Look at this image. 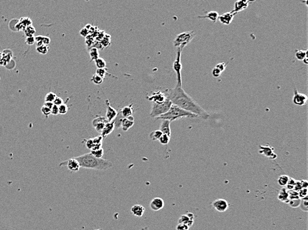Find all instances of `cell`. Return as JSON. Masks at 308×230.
Returning <instances> with one entry per match:
<instances>
[{
  "label": "cell",
  "mask_w": 308,
  "mask_h": 230,
  "mask_svg": "<svg viewBox=\"0 0 308 230\" xmlns=\"http://www.w3.org/2000/svg\"><path fill=\"white\" fill-rule=\"evenodd\" d=\"M164 93L166 98L170 100L172 104L191 112L204 120L209 118L210 115L208 112L186 93L182 86H176L175 88L167 89Z\"/></svg>",
  "instance_id": "cell-1"
},
{
  "label": "cell",
  "mask_w": 308,
  "mask_h": 230,
  "mask_svg": "<svg viewBox=\"0 0 308 230\" xmlns=\"http://www.w3.org/2000/svg\"><path fill=\"white\" fill-rule=\"evenodd\" d=\"M75 158L79 161L80 167L88 168V169L106 170L110 169L113 166L111 162L103 159V158H96L91 153L84 154L75 157Z\"/></svg>",
  "instance_id": "cell-2"
},
{
  "label": "cell",
  "mask_w": 308,
  "mask_h": 230,
  "mask_svg": "<svg viewBox=\"0 0 308 230\" xmlns=\"http://www.w3.org/2000/svg\"><path fill=\"white\" fill-rule=\"evenodd\" d=\"M183 117H189V118H197V116L195 114L191 113L189 111L184 110L180 107L172 104L169 110L166 113L161 115L160 116L156 118L157 119L160 120H168L170 122L177 120L179 119L183 118Z\"/></svg>",
  "instance_id": "cell-3"
},
{
  "label": "cell",
  "mask_w": 308,
  "mask_h": 230,
  "mask_svg": "<svg viewBox=\"0 0 308 230\" xmlns=\"http://www.w3.org/2000/svg\"><path fill=\"white\" fill-rule=\"evenodd\" d=\"M195 36L196 33L194 31L185 32L179 33L173 40L174 47L183 49Z\"/></svg>",
  "instance_id": "cell-4"
},
{
  "label": "cell",
  "mask_w": 308,
  "mask_h": 230,
  "mask_svg": "<svg viewBox=\"0 0 308 230\" xmlns=\"http://www.w3.org/2000/svg\"><path fill=\"white\" fill-rule=\"evenodd\" d=\"M172 105V103L168 99L161 103H153L150 116L152 118H157L161 115L166 113Z\"/></svg>",
  "instance_id": "cell-5"
},
{
  "label": "cell",
  "mask_w": 308,
  "mask_h": 230,
  "mask_svg": "<svg viewBox=\"0 0 308 230\" xmlns=\"http://www.w3.org/2000/svg\"><path fill=\"white\" fill-rule=\"evenodd\" d=\"M183 49L181 48H177L176 59H175L173 64V69L175 71L177 75V85L176 86H182V79H181V69L182 64L181 62V56Z\"/></svg>",
  "instance_id": "cell-6"
},
{
  "label": "cell",
  "mask_w": 308,
  "mask_h": 230,
  "mask_svg": "<svg viewBox=\"0 0 308 230\" xmlns=\"http://www.w3.org/2000/svg\"><path fill=\"white\" fill-rule=\"evenodd\" d=\"M211 205L215 210L222 213L229 208V203L224 199H217L211 203Z\"/></svg>",
  "instance_id": "cell-7"
},
{
  "label": "cell",
  "mask_w": 308,
  "mask_h": 230,
  "mask_svg": "<svg viewBox=\"0 0 308 230\" xmlns=\"http://www.w3.org/2000/svg\"><path fill=\"white\" fill-rule=\"evenodd\" d=\"M66 166L68 169L72 172H78L80 168L79 161L75 158H72L68 160L61 162L60 166Z\"/></svg>",
  "instance_id": "cell-8"
},
{
  "label": "cell",
  "mask_w": 308,
  "mask_h": 230,
  "mask_svg": "<svg viewBox=\"0 0 308 230\" xmlns=\"http://www.w3.org/2000/svg\"><path fill=\"white\" fill-rule=\"evenodd\" d=\"M108 121L106 119L104 116H97L93 120H92V126L94 128L96 132L99 133H100L102 132L105 125L107 123Z\"/></svg>",
  "instance_id": "cell-9"
},
{
  "label": "cell",
  "mask_w": 308,
  "mask_h": 230,
  "mask_svg": "<svg viewBox=\"0 0 308 230\" xmlns=\"http://www.w3.org/2000/svg\"><path fill=\"white\" fill-rule=\"evenodd\" d=\"M307 96L306 95L300 93L296 89H294V95L293 97V103L297 106H304L306 104Z\"/></svg>",
  "instance_id": "cell-10"
},
{
  "label": "cell",
  "mask_w": 308,
  "mask_h": 230,
  "mask_svg": "<svg viewBox=\"0 0 308 230\" xmlns=\"http://www.w3.org/2000/svg\"><path fill=\"white\" fill-rule=\"evenodd\" d=\"M106 116L105 118L106 119L108 122H112L114 120L118 115V112L110 106V103L109 100L106 99Z\"/></svg>",
  "instance_id": "cell-11"
},
{
  "label": "cell",
  "mask_w": 308,
  "mask_h": 230,
  "mask_svg": "<svg viewBox=\"0 0 308 230\" xmlns=\"http://www.w3.org/2000/svg\"><path fill=\"white\" fill-rule=\"evenodd\" d=\"M195 216L191 212H187L185 214L181 216L179 219V223L185 224L189 228H191L194 223Z\"/></svg>",
  "instance_id": "cell-12"
},
{
  "label": "cell",
  "mask_w": 308,
  "mask_h": 230,
  "mask_svg": "<svg viewBox=\"0 0 308 230\" xmlns=\"http://www.w3.org/2000/svg\"><path fill=\"white\" fill-rule=\"evenodd\" d=\"M148 100L152 101L153 103H161L166 100V96L164 93L161 91H156L152 93V95L148 97Z\"/></svg>",
  "instance_id": "cell-13"
},
{
  "label": "cell",
  "mask_w": 308,
  "mask_h": 230,
  "mask_svg": "<svg viewBox=\"0 0 308 230\" xmlns=\"http://www.w3.org/2000/svg\"><path fill=\"white\" fill-rule=\"evenodd\" d=\"M249 6V2L248 0H237L234 3V9L233 12L237 14L238 12H243L244 10L246 9Z\"/></svg>",
  "instance_id": "cell-14"
},
{
  "label": "cell",
  "mask_w": 308,
  "mask_h": 230,
  "mask_svg": "<svg viewBox=\"0 0 308 230\" xmlns=\"http://www.w3.org/2000/svg\"><path fill=\"white\" fill-rule=\"evenodd\" d=\"M236 13H233L232 11L230 12H227L222 14L221 15H219L218 19L219 20V22L223 25H229L231 23H232L233 20L234 19V17L235 16Z\"/></svg>",
  "instance_id": "cell-15"
},
{
  "label": "cell",
  "mask_w": 308,
  "mask_h": 230,
  "mask_svg": "<svg viewBox=\"0 0 308 230\" xmlns=\"http://www.w3.org/2000/svg\"><path fill=\"white\" fill-rule=\"evenodd\" d=\"M164 206H165V203L161 198H155L150 202V208L153 211L155 212L161 210L163 208Z\"/></svg>",
  "instance_id": "cell-16"
},
{
  "label": "cell",
  "mask_w": 308,
  "mask_h": 230,
  "mask_svg": "<svg viewBox=\"0 0 308 230\" xmlns=\"http://www.w3.org/2000/svg\"><path fill=\"white\" fill-rule=\"evenodd\" d=\"M133 125H134V118L132 116L129 118H123L120 123V127L123 131L126 132L131 129Z\"/></svg>",
  "instance_id": "cell-17"
},
{
  "label": "cell",
  "mask_w": 308,
  "mask_h": 230,
  "mask_svg": "<svg viewBox=\"0 0 308 230\" xmlns=\"http://www.w3.org/2000/svg\"><path fill=\"white\" fill-rule=\"evenodd\" d=\"M114 129H115V125H114V120L112 122H108L105 125L103 130H102V132H101V136L103 137L104 139V138L111 134L112 132L114 131Z\"/></svg>",
  "instance_id": "cell-18"
},
{
  "label": "cell",
  "mask_w": 308,
  "mask_h": 230,
  "mask_svg": "<svg viewBox=\"0 0 308 230\" xmlns=\"http://www.w3.org/2000/svg\"><path fill=\"white\" fill-rule=\"evenodd\" d=\"M219 16V15L218 12H215V11H211V12H209L207 13L205 15H201V16L198 15L197 17L199 19H208L210 20V22H212L213 23H215L217 22Z\"/></svg>",
  "instance_id": "cell-19"
},
{
  "label": "cell",
  "mask_w": 308,
  "mask_h": 230,
  "mask_svg": "<svg viewBox=\"0 0 308 230\" xmlns=\"http://www.w3.org/2000/svg\"><path fill=\"white\" fill-rule=\"evenodd\" d=\"M146 208L142 205H134L131 208V213L133 216L140 218L145 213Z\"/></svg>",
  "instance_id": "cell-20"
},
{
  "label": "cell",
  "mask_w": 308,
  "mask_h": 230,
  "mask_svg": "<svg viewBox=\"0 0 308 230\" xmlns=\"http://www.w3.org/2000/svg\"><path fill=\"white\" fill-rule=\"evenodd\" d=\"M171 122L168 120H162V122L160 126V130L164 135H167L171 136V129H170Z\"/></svg>",
  "instance_id": "cell-21"
},
{
  "label": "cell",
  "mask_w": 308,
  "mask_h": 230,
  "mask_svg": "<svg viewBox=\"0 0 308 230\" xmlns=\"http://www.w3.org/2000/svg\"><path fill=\"white\" fill-rule=\"evenodd\" d=\"M278 199L282 202L286 203H287L290 200L289 196H288V190L285 187H282L280 191L278 193Z\"/></svg>",
  "instance_id": "cell-22"
},
{
  "label": "cell",
  "mask_w": 308,
  "mask_h": 230,
  "mask_svg": "<svg viewBox=\"0 0 308 230\" xmlns=\"http://www.w3.org/2000/svg\"><path fill=\"white\" fill-rule=\"evenodd\" d=\"M121 115L124 117V118H129V117L133 116V109H132V104L130 105V106H124V108H122L120 109L119 111Z\"/></svg>",
  "instance_id": "cell-23"
},
{
  "label": "cell",
  "mask_w": 308,
  "mask_h": 230,
  "mask_svg": "<svg viewBox=\"0 0 308 230\" xmlns=\"http://www.w3.org/2000/svg\"><path fill=\"white\" fill-rule=\"evenodd\" d=\"M35 42H37V46L45 45H49L51 42V39L47 36H41V35H38L37 37H35Z\"/></svg>",
  "instance_id": "cell-24"
},
{
  "label": "cell",
  "mask_w": 308,
  "mask_h": 230,
  "mask_svg": "<svg viewBox=\"0 0 308 230\" xmlns=\"http://www.w3.org/2000/svg\"><path fill=\"white\" fill-rule=\"evenodd\" d=\"M260 154H263L264 155L269 157L271 159H272V155H274V152L272 151V149L270 146H260Z\"/></svg>",
  "instance_id": "cell-25"
},
{
  "label": "cell",
  "mask_w": 308,
  "mask_h": 230,
  "mask_svg": "<svg viewBox=\"0 0 308 230\" xmlns=\"http://www.w3.org/2000/svg\"><path fill=\"white\" fill-rule=\"evenodd\" d=\"M12 53L11 51H8L7 52H6V51H4V52L2 53V57L1 61H0V64L2 65H6V63H9V61L12 59Z\"/></svg>",
  "instance_id": "cell-26"
},
{
  "label": "cell",
  "mask_w": 308,
  "mask_h": 230,
  "mask_svg": "<svg viewBox=\"0 0 308 230\" xmlns=\"http://www.w3.org/2000/svg\"><path fill=\"white\" fill-rule=\"evenodd\" d=\"M307 50H297L295 53L296 58L299 61H303L307 57Z\"/></svg>",
  "instance_id": "cell-27"
},
{
  "label": "cell",
  "mask_w": 308,
  "mask_h": 230,
  "mask_svg": "<svg viewBox=\"0 0 308 230\" xmlns=\"http://www.w3.org/2000/svg\"><path fill=\"white\" fill-rule=\"evenodd\" d=\"M23 32L26 37H31L35 34L36 30L33 25H29V26L26 27L23 29Z\"/></svg>",
  "instance_id": "cell-28"
},
{
  "label": "cell",
  "mask_w": 308,
  "mask_h": 230,
  "mask_svg": "<svg viewBox=\"0 0 308 230\" xmlns=\"http://www.w3.org/2000/svg\"><path fill=\"white\" fill-rule=\"evenodd\" d=\"M299 208L301 209V210L303 212H307L308 211V199L307 196L304 198L301 199L300 201V204Z\"/></svg>",
  "instance_id": "cell-29"
},
{
  "label": "cell",
  "mask_w": 308,
  "mask_h": 230,
  "mask_svg": "<svg viewBox=\"0 0 308 230\" xmlns=\"http://www.w3.org/2000/svg\"><path fill=\"white\" fill-rule=\"evenodd\" d=\"M162 135H163V133L160 130H156L152 131L151 132V133L150 134V138L151 140H152L153 141H156V140H158L159 139H160V138L161 136Z\"/></svg>",
  "instance_id": "cell-30"
},
{
  "label": "cell",
  "mask_w": 308,
  "mask_h": 230,
  "mask_svg": "<svg viewBox=\"0 0 308 230\" xmlns=\"http://www.w3.org/2000/svg\"><path fill=\"white\" fill-rule=\"evenodd\" d=\"M89 55L92 61H95L99 57V49L96 47H92L89 51Z\"/></svg>",
  "instance_id": "cell-31"
},
{
  "label": "cell",
  "mask_w": 308,
  "mask_h": 230,
  "mask_svg": "<svg viewBox=\"0 0 308 230\" xmlns=\"http://www.w3.org/2000/svg\"><path fill=\"white\" fill-rule=\"evenodd\" d=\"M300 201H301V199L300 198L290 199L288 203H287V204H288V205L292 208H299V206H300Z\"/></svg>",
  "instance_id": "cell-32"
},
{
  "label": "cell",
  "mask_w": 308,
  "mask_h": 230,
  "mask_svg": "<svg viewBox=\"0 0 308 230\" xmlns=\"http://www.w3.org/2000/svg\"><path fill=\"white\" fill-rule=\"evenodd\" d=\"M19 22L20 23V24L22 25V26L23 27V29L26 27L29 26V25H32L31 19L29 17H22L19 19Z\"/></svg>",
  "instance_id": "cell-33"
},
{
  "label": "cell",
  "mask_w": 308,
  "mask_h": 230,
  "mask_svg": "<svg viewBox=\"0 0 308 230\" xmlns=\"http://www.w3.org/2000/svg\"><path fill=\"white\" fill-rule=\"evenodd\" d=\"M36 50H37V51L39 53L42 54V55H45L48 53L49 50V45H41L37 46V47H36Z\"/></svg>",
  "instance_id": "cell-34"
},
{
  "label": "cell",
  "mask_w": 308,
  "mask_h": 230,
  "mask_svg": "<svg viewBox=\"0 0 308 230\" xmlns=\"http://www.w3.org/2000/svg\"><path fill=\"white\" fill-rule=\"evenodd\" d=\"M290 177L287 175H282L278 179V184L282 187H285L288 182Z\"/></svg>",
  "instance_id": "cell-35"
},
{
  "label": "cell",
  "mask_w": 308,
  "mask_h": 230,
  "mask_svg": "<svg viewBox=\"0 0 308 230\" xmlns=\"http://www.w3.org/2000/svg\"><path fill=\"white\" fill-rule=\"evenodd\" d=\"M94 62L97 69H106V63L104 59L99 57L98 59L94 61Z\"/></svg>",
  "instance_id": "cell-36"
},
{
  "label": "cell",
  "mask_w": 308,
  "mask_h": 230,
  "mask_svg": "<svg viewBox=\"0 0 308 230\" xmlns=\"http://www.w3.org/2000/svg\"><path fill=\"white\" fill-rule=\"evenodd\" d=\"M56 96H56V94L53 93V92H49V93H48L45 96V102H51V103H53V101L56 98Z\"/></svg>",
  "instance_id": "cell-37"
},
{
  "label": "cell",
  "mask_w": 308,
  "mask_h": 230,
  "mask_svg": "<svg viewBox=\"0 0 308 230\" xmlns=\"http://www.w3.org/2000/svg\"><path fill=\"white\" fill-rule=\"evenodd\" d=\"M103 81H104V79H102V77H100V76H99L98 75H96V73L93 76H92V78H91V81L95 85H100L102 83Z\"/></svg>",
  "instance_id": "cell-38"
},
{
  "label": "cell",
  "mask_w": 308,
  "mask_h": 230,
  "mask_svg": "<svg viewBox=\"0 0 308 230\" xmlns=\"http://www.w3.org/2000/svg\"><path fill=\"white\" fill-rule=\"evenodd\" d=\"M90 153L96 158H102L104 155V149L101 148V149L96 150H91Z\"/></svg>",
  "instance_id": "cell-39"
},
{
  "label": "cell",
  "mask_w": 308,
  "mask_h": 230,
  "mask_svg": "<svg viewBox=\"0 0 308 230\" xmlns=\"http://www.w3.org/2000/svg\"><path fill=\"white\" fill-rule=\"evenodd\" d=\"M170 137L171 136H169L167 135H164L163 134L161 135V136L160 138V139H159V142H160L161 144H163V145H166L169 142V140H170Z\"/></svg>",
  "instance_id": "cell-40"
},
{
  "label": "cell",
  "mask_w": 308,
  "mask_h": 230,
  "mask_svg": "<svg viewBox=\"0 0 308 230\" xmlns=\"http://www.w3.org/2000/svg\"><path fill=\"white\" fill-rule=\"evenodd\" d=\"M295 183H296V180H295V179L292 178H290L289 180H288V182H287V184L285 186V188L287 189V190H294V187Z\"/></svg>",
  "instance_id": "cell-41"
},
{
  "label": "cell",
  "mask_w": 308,
  "mask_h": 230,
  "mask_svg": "<svg viewBox=\"0 0 308 230\" xmlns=\"http://www.w3.org/2000/svg\"><path fill=\"white\" fill-rule=\"evenodd\" d=\"M68 110H69V107L66 104L63 103L62 105L59 106V112L60 115H65L67 113Z\"/></svg>",
  "instance_id": "cell-42"
},
{
  "label": "cell",
  "mask_w": 308,
  "mask_h": 230,
  "mask_svg": "<svg viewBox=\"0 0 308 230\" xmlns=\"http://www.w3.org/2000/svg\"><path fill=\"white\" fill-rule=\"evenodd\" d=\"M297 192H298V196L300 199L307 196V188H301Z\"/></svg>",
  "instance_id": "cell-43"
},
{
  "label": "cell",
  "mask_w": 308,
  "mask_h": 230,
  "mask_svg": "<svg viewBox=\"0 0 308 230\" xmlns=\"http://www.w3.org/2000/svg\"><path fill=\"white\" fill-rule=\"evenodd\" d=\"M96 74L100 76L102 79H104L106 75V69H97Z\"/></svg>",
  "instance_id": "cell-44"
},
{
  "label": "cell",
  "mask_w": 308,
  "mask_h": 230,
  "mask_svg": "<svg viewBox=\"0 0 308 230\" xmlns=\"http://www.w3.org/2000/svg\"><path fill=\"white\" fill-rule=\"evenodd\" d=\"M288 196H289V199H294V198H299L298 196V192L294 190H288Z\"/></svg>",
  "instance_id": "cell-45"
},
{
  "label": "cell",
  "mask_w": 308,
  "mask_h": 230,
  "mask_svg": "<svg viewBox=\"0 0 308 230\" xmlns=\"http://www.w3.org/2000/svg\"><path fill=\"white\" fill-rule=\"evenodd\" d=\"M80 34L81 36H83V37H88V35H89L90 33V32H89V29L87 28L86 27H84V28L82 29L80 31Z\"/></svg>",
  "instance_id": "cell-46"
},
{
  "label": "cell",
  "mask_w": 308,
  "mask_h": 230,
  "mask_svg": "<svg viewBox=\"0 0 308 230\" xmlns=\"http://www.w3.org/2000/svg\"><path fill=\"white\" fill-rule=\"evenodd\" d=\"M102 140H103V137H102L101 135L98 136H96L95 138H94V139H92V140H93V142H94V145L102 144Z\"/></svg>",
  "instance_id": "cell-47"
},
{
  "label": "cell",
  "mask_w": 308,
  "mask_h": 230,
  "mask_svg": "<svg viewBox=\"0 0 308 230\" xmlns=\"http://www.w3.org/2000/svg\"><path fill=\"white\" fill-rule=\"evenodd\" d=\"M41 112H42V113L43 115L46 116H49V115L51 114V109H49L48 107L47 106H45V105H43L42 107H41Z\"/></svg>",
  "instance_id": "cell-48"
},
{
  "label": "cell",
  "mask_w": 308,
  "mask_h": 230,
  "mask_svg": "<svg viewBox=\"0 0 308 230\" xmlns=\"http://www.w3.org/2000/svg\"><path fill=\"white\" fill-rule=\"evenodd\" d=\"M25 43L28 45H32L35 43V38L34 36L31 37H27L25 39Z\"/></svg>",
  "instance_id": "cell-49"
},
{
  "label": "cell",
  "mask_w": 308,
  "mask_h": 230,
  "mask_svg": "<svg viewBox=\"0 0 308 230\" xmlns=\"http://www.w3.org/2000/svg\"><path fill=\"white\" fill-rule=\"evenodd\" d=\"M86 146L87 147V149L90 150L93 149V147L94 146V144L93 142V140H92V139H90L86 141Z\"/></svg>",
  "instance_id": "cell-50"
},
{
  "label": "cell",
  "mask_w": 308,
  "mask_h": 230,
  "mask_svg": "<svg viewBox=\"0 0 308 230\" xmlns=\"http://www.w3.org/2000/svg\"><path fill=\"white\" fill-rule=\"evenodd\" d=\"M189 228H190L185 224L178 223L176 227V230H189Z\"/></svg>",
  "instance_id": "cell-51"
},
{
  "label": "cell",
  "mask_w": 308,
  "mask_h": 230,
  "mask_svg": "<svg viewBox=\"0 0 308 230\" xmlns=\"http://www.w3.org/2000/svg\"><path fill=\"white\" fill-rule=\"evenodd\" d=\"M51 114L53 115H57L59 114V106L55 105H53V107L51 109Z\"/></svg>",
  "instance_id": "cell-52"
},
{
  "label": "cell",
  "mask_w": 308,
  "mask_h": 230,
  "mask_svg": "<svg viewBox=\"0 0 308 230\" xmlns=\"http://www.w3.org/2000/svg\"><path fill=\"white\" fill-rule=\"evenodd\" d=\"M222 72L220 70H219L217 68L214 67L213 71H212V74L214 76V77H219V76L221 75Z\"/></svg>",
  "instance_id": "cell-53"
},
{
  "label": "cell",
  "mask_w": 308,
  "mask_h": 230,
  "mask_svg": "<svg viewBox=\"0 0 308 230\" xmlns=\"http://www.w3.org/2000/svg\"><path fill=\"white\" fill-rule=\"evenodd\" d=\"M226 67H227V65H226V64L224 63H220L217 64L215 67L217 68L219 70L221 71V72H223V71L226 69Z\"/></svg>",
  "instance_id": "cell-54"
},
{
  "label": "cell",
  "mask_w": 308,
  "mask_h": 230,
  "mask_svg": "<svg viewBox=\"0 0 308 230\" xmlns=\"http://www.w3.org/2000/svg\"><path fill=\"white\" fill-rule=\"evenodd\" d=\"M63 103V99L60 98V97H59V96H56V98L55 99V100L53 101V104L56 105V106H60V105H62Z\"/></svg>",
  "instance_id": "cell-55"
},
{
  "label": "cell",
  "mask_w": 308,
  "mask_h": 230,
  "mask_svg": "<svg viewBox=\"0 0 308 230\" xmlns=\"http://www.w3.org/2000/svg\"><path fill=\"white\" fill-rule=\"evenodd\" d=\"M301 188H302V187L301 185V182L299 180H297V181L296 180V183H295L294 187V190L297 191V192H298L300 190H301Z\"/></svg>",
  "instance_id": "cell-56"
},
{
  "label": "cell",
  "mask_w": 308,
  "mask_h": 230,
  "mask_svg": "<svg viewBox=\"0 0 308 230\" xmlns=\"http://www.w3.org/2000/svg\"><path fill=\"white\" fill-rule=\"evenodd\" d=\"M301 182V187L302 188H307V186H308V182L307 180H303Z\"/></svg>",
  "instance_id": "cell-57"
},
{
  "label": "cell",
  "mask_w": 308,
  "mask_h": 230,
  "mask_svg": "<svg viewBox=\"0 0 308 230\" xmlns=\"http://www.w3.org/2000/svg\"><path fill=\"white\" fill-rule=\"evenodd\" d=\"M53 105H54L53 103H51V102H45V104H44V105L45 106L48 107V108L50 109H51V108H52Z\"/></svg>",
  "instance_id": "cell-58"
},
{
  "label": "cell",
  "mask_w": 308,
  "mask_h": 230,
  "mask_svg": "<svg viewBox=\"0 0 308 230\" xmlns=\"http://www.w3.org/2000/svg\"><path fill=\"white\" fill-rule=\"evenodd\" d=\"M302 61H303V62H304V64L307 65V63H308V61H307V57H306L304 60H303Z\"/></svg>",
  "instance_id": "cell-59"
},
{
  "label": "cell",
  "mask_w": 308,
  "mask_h": 230,
  "mask_svg": "<svg viewBox=\"0 0 308 230\" xmlns=\"http://www.w3.org/2000/svg\"><path fill=\"white\" fill-rule=\"evenodd\" d=\"M141 230H149V228H148V227H144V228H142Z\"/></svg>",
  "instance_id": "cell-60"
},
{
  "label": "cell",
  "mask_w": 308,
  "mask_h": 230,
  "mask_svg": "<svg viewBox=\"0 0 308 230\" xmlns=\"http://www.w3.org/2000/svg\"><path fill=\"white\" fill-rule=\"evenodd\" d=\"M2 57V52H0V61H1Z\"/></svg>",
  "instance_id": "cell-61"
},
{
  "label": "cell",
  "mask_w": 308,
  "mask_h": 230,
  "mask_svg": "<svg viewBox=\"0 0 308 230\" xmlns=\"http://www.w3.org/2000/svg\"><path fill=\"white\" fill-rule=\"evenodd\" d=\"M248 2H254L255 0H248Z\"/></svg>",
  "instance_id": "cell-62"
},
{
  "label": "cell",
  "mask_w": 308,
  "mask_h": 230,
  "mask_svg": "<svg viewBox=\"0 0 308 230\" xmlns=\"http://www.w3.org/2000/svg\"><path fill=\"white\" fill-rule=\"evenodd\" d=\"M94 230H102V229H94Z\"/></svg>",
  "instance_id": "cell-63"
}]
</instances>
